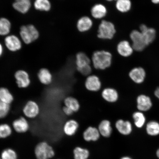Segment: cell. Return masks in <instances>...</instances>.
Masks as SVG:
<instances>
[{
    "instance_id": "cell-1",
    "label": "cell",
    "mask_w": 159,
    "mask_h": 159,
    "mask_svg": "<svg viewBox=\"0 0 159 159\" xmlns=\"http://www.w3.org/2000/svg\"><path fill=\"white\" fill-rule=\"evenodd\" d=\"M112 55L109 52L97 51L93 53L91 61L93 67L97 70H104L112 65Z\"/></svg>"
},
{
    "instance_id": "cell-2",
    "label": "cell",
    "mask_w": 159,
    "mask_h": 159,
    "mask_svg": "<svg viewBox=\"0 0 159 159\" xmlns=\"http://www.w3.org/2000/svg\"><path fill=\"white\" fill-rule=\"evenodd\" d=\"M91 60L85 53L80 52L75 56V65L77 71L84 76H88L92 72Z\"/></svg>"
},
{
    "instance_id": "cell-3",
    "label": "cell",
    "mask_w": 159,
    "mask_h": 159,
    "mask_svg": "<svg viewBox=\"0 0 159 159\" xmlns=\"http://www.w3.org/2000/svg\"><path fill=\"white\" fill-rule=\"evenodd\" d=\"M116 33V29L114 23L103 20L98 26L97 37L101 39L110 40L113 39Z\"/></svg>"
},
{
    "instance_id": "cell-4",
    "label": "cell",
    "mask_w": 159,
    "mask_h": 159,
    "mask_svg": "<svg viewBox=\"0 0 159 159\" xmlns=\"http://www.w3.org/2000/svg\"><path fill=\"white\" fill-rule=\"evenodd\" d=\"M34 153L37 159H50L55 155L52 147L45 142H41L37 144L35 148Z\"/></svg>"
},
{
    "instance_id": "cell-5",
    "label": "cell",
    "mask_w": 159,
    "mask_h": 159,
    "mask_svg": "<svg viewBox=\"0 0 159 159\" xmlns=\"http://www.w3.org/2000/svg\"><path fill=\"white\" fill-rule=\"evenodd\" d=\"M130 37L132 42V45L134 51H142L148 46L143 36L140 31L137 30L132 31L130 34Z\"/></svg>"
},
{
    "instance_id": "cell-6",
    "label": "cell",
    "mask_w": 159,
    "mask_h": 159,
    "mask_svg": "<svg viewBox=\"0 0 159 159\" xmlns=\"http://www.w3.org/2000/svg\"><path fill=\"white\" fill-rule=\"evenodd\" d=\"M23 112L26 118H35L38 116L40 113L39 105L34 101H29L24 106Z\"/></svg>"
},
{
    "instance_id": "cell-7",
    "label": "cell",
    "mask_w": 159,
    "mask_h": 159,
    "mask_svg": "<svg viewBox=\"0 0 159 159\" xmlns=\"http://www.w3.org/2000/svg\"><path fill=\"white\" fill-rule=\"evenodd\" d=\"M15 78L17 86L20 88H27L31 84V80L29 73L23 70H20L16 71Z\"/></svg>"
},
{
    "instance_id": "cell-8",
    "label": "cell",
    "mask_w": 159,
    "mask_h": 159,
    "mask_svg": "<svg viewBox=\"0 0 159 159\" xmlns=\"http://www.w3.org/2000/svg\"><path fill=\"white\" fill-rule=\"evenodd\" d=\"M85 88L91 92H97L101 88L102 83L99 77L95 75L87 76L85 82Z\"/></svg>"
},
{
    "instance_id": "cell-9",
    "label": "cell",
    "mask_w": 159,
    "mask_h": 159,
    "mask_svg": "<svg viewBox=\"0 0 159 159\" xmlns=\"http://www.w3.org/2000/svg\"><path fill=\"white\" fill-rule=\"evenodd\" d=\"M5 43L8 49L13 52L19 51L22 47L20 40L15 35L7 36L5 39Z\"/></svg>"
},
{
    "instance_id": "cell-10",
    "label": "cell",
    "mask_w": 159,
    "mask_h": 159,
    "mask_svg": "<svg viewBox=\"0 0 159 159\" xmlns=\"http://www.w3.org/2000/svg\"><path fill=\"white\" fill-rule=\"evenodd\" d=\"M116 50L121 56L126 57L130 56L134 51L132 45L126 40L119 42L117 45Z\"/></svg>"
},
{
    "instance_id": "cell-11",
    "label": "cell",
    "mask_w": 159,
    "mask_h": 159,
    "mask_svg": "<svg viewBox=\"0 0 159 159\" xmlns=\"http://www.w3.org/2000/svg\"><path fill=\"white\" fill-rule=\"evenodd\" d=\"M115 126L119 134L124 136H128L132 132V125L128 120L119 119L115 123Z\"/></svg>"
},
{
    "instance_id": "cell-12",
    "label": "cell",
    "mask_w": 159,
    "mask_h": 159,
    "mask_svg": "<svg viewBox=\"0 0 159 159\" xmlns=\"http://www.w3.org/2000/svg\"><path fill=\"white\" fill-rule=\"evenodd\" d=\"M101 96L105 101L111 103L116 102L119 98L118 91L111 87H108L103 89L101 93Z\"/></svg>"
},
{
    "instance_id": "cell-13",
    "label": "cell",
    "mask_w": 159,
    "mask_h": 159,
    "mask_svg": "<svg viewBox=\"0 0 159 159\" xmlns=\"http://www.w3.org/2000/svg\"><path fill=\"white\" fill-rule=\"evenodd\" d=\"M146 75L144 70L141 67H134L129 73L130 78L137 84H140L143 82Z\"/></svg>"
},
{
    "instance_id": "cell-14",
    "label": "cell",
    "mask_w": 159,
    "mask_h": 159,
    "mask_svg": "<svg viewBox=\"0 0 159 159\" xmlns=\"http://www.w3.org/2000/svg\"><path fill=\"white\" fill-rule=\"evenodd\" d=\"M83 138L87 142H96L100 137L98 128L93 126L88 127L83 133Z\"/></svg>"
},
{
    "instance_id": "cell-15",
    "label": "cell",
    "mask_w": 159,
    "mask_h": 159,
    "mask_svg": "<svg viewBox=\"0 0 159 159\" xmlns=\"http://www.w3.org/2000/svg\"><path fill=\"white\" fill-rule=\"evenodd\" d=\"M12 126L16 132L20 134L26 132L30 127L28 122L24 117H20L14 120Z\"/></svg>"
},
{
    "instance_id": "cell-16",
    "label": "cell",
    "mask_w": 159,
    "mask_h": 159,
    "mask_svg": "<svg viewBox=\"0 0 159 159\" xmlns=\"http://www.w3.org/2000/svg\"><path fill=\"white\" fill-rule=\"evenodd\" d=\"M93 24L92 20L90 17L87 16H83L77 21V28L80 32H86L91 29Z\"/></svg>"
},
{
    "instance_id": "cell-17",
    "label": "cell",
    "mask_w": 159,
    "mask_h": 159,
    "mask_svg": "<svg viewBox=\"0 0 159 159\" xmlns=\"http://www.w3.org/2000/svg\"><path fill=\"white\" fill-rule=\"evenodd\" d=\"M140 29L148 46L154 41L156 35V30L153 28H148L145 25H141Z\"/></svg>"
},
{
    "instance_id": "cell-18",
    "label": "cell",
    "mask_w": 159,
    "mask_h": 159,
    "mask_svg": "<svg viewBox=\"0 0 159 159\" xmlns=\"http://www.w3.org/2000/svg\"><path fill=\"white\" fill-rule=\"evenodd\" d=\"M91 14L93 17L96 19L104 18L107 15V9L105 6L101 3H97L91 8Z\"/></svg>"
},
{
    "instance_id": "cell-19",
    "label": "cell",
    "mask_w": 159,
    "mask_h": 159,
    "mask_svg": "<svg viewBox=\"0 0 159 159\" xmlns=\"http://www.w3.org/2000/svg\"><path fill=\"white\" fill-rule=\"evenodd\" d=\"M137 103V108L140 111H148L152 106V103L150 97L144 95H141L138 97Z\"/></svg>"
},
{
    "instance_id": "cell-20",
    "label": "cell",
    "mask_w": 159,
    "mask_h": 159,
    "mask_svg": "<svg viewBox=\"0 0 159 159\" xmlns=\"http://www.w3.org/2000/svg\"><path fill=\"white\" fill-rule=\"evenodd\" d=\"M79 128L78 122L74 119H70L65 123L63 127V131L67 136H71L76 134Z\"/></svg>"
},
{
    "instance_id": "cell-21",
    "label": "cell",
    "mask_w": 159,
    "mask_h": 159,
    "mask_svg": "<svg viewBox=\"0 0 159 159\" xmlns=\"http://www.w3.org/2000/svg\"><path fill=\"white\" fill-rule=\"evenodd\" d=\"M98 130L101 136L108 138L112 133V128L110 121L105 119L101 121L98 125Z\"/></svg>"
},
{
    "instance_id": "cell-22",
    "label": "cell",
    "mask_w": 159,
    "mask_h": 159,
    "mask_svg": "<svg viewBox=\"0 0 159 159\" xmlns=\"http://www.w3.org/2000/svg\"><path fill=\"white\" fill-rule=\"evenodd\" d=\"M38 78L42 84L45 85L51 84L53 80L52 74L48 69H41L38 73Z\"/></svg>"
},
{
    "instance_id": "cell-23",
    "label": "cell",
    "mask_w": 159,
    "mask_h": 159,
    "mask_svg": "<svg viewBox=\"0 0 159 159\" xmlns=\"http://www.w3.org/2000/svg\"><path fill=\"white\" fill-rule=\"evenodd\" d=\"M30 0L21 1H15L13 4V7L16 11L22 14L28 12L31 7Z\"/></svg>"
},
{
    "instance_id": "cell-24",
    "label": "cell",
    "mask_w": 159,
    "mask_h": 159,
    "mask_svg": "<svg viewBox=\"0 0 159 159\" xmlns=\"http://www.w3.org/2000/svg\"><path fill=\"white\" fill-rule=\"evenodd\" d=\"M115 7L117 11L120 13H127L131 9L132 2L130 0H117Z\"/></svg>"
},
{
    "instance_id": "cell-25",
    "label": "cell",
    "mask_w": 159,
    "mask_h": 159,
    "mask_svg": "<svg viewBox=\"0 0 159 159\" xmlns=\"http://www.w3.org/2000/svg\"><path fill=\"white\" fill-rule=\"evenodd\" d=\"M65 106L71 109L73 112L78 111L80 109V104L76 98L72 97H68L65 98L64 101Z\"/></svg>"
},
{
    "instance_id": "cell-26",
    "label": "cell",
    "mask_w": 159,
    "mask_h": 159,
    "mask_svg": "<svg viewBox=\"0 0 159 159\" xmlns=\"http://www.w3.org/2000/svg\"><path fill=\"white\" fill-rule=\"evenodd\" d=\"M0 101L10 105L14 101L13 95L6 87H0Z\"/></svg>"
},
{
    "instance_id": "cell-27",
    "label": "cell",
    "mask_w": 159,
    "mask_h": 159,
    "mask_svg": "<svg viewBox=\"0 0 159 159\" xmlns=\"http://www.w3.org/2000/svg\"><path fill=\"white\" fill-rule=\"evenodd\" d=\"M11 28V23L8 19L5 17L0 18V35H8Z\"/></svg>"
},
{
    "instance_id": "cell-28",
    "label": "cell",
    "mask_w": 159,
    "mask_h": 159,
    "mask_svg": "<svg viewBox=\"0 0 159 159\" xmlns=\"http://www.w3.org/2000/svg\"><path fill=\"white\" fill-rule=\"evenodd\" d=\"M34 6L35 9L41 11H49L51 7L49 0H35Z\"/></svg>"
},
{
    "instance_id": "cell-29",
    "label": "cell",
    "mask_w": 159,
    "mask_h": 159,
    "mask_svg": "<svg viewBox=\"0 0 159 159\" xmlns=\"http://www.w3.org/2000/svg\"><path fill=\"white\" fill-rule=\"evenodd\" d=\"M73 155L74 159H88L89 152L86 148L77 147L73 150Z\"/></svg>"
},
{
    "instance_id": "cell-30",
    "label": "cell",
    "mask_w": 159,
    "mask_h": 159,
    "mask_svg": "<svg viewBox=\"0 0 159 159\" xmlns=\"http://www.w3.org/2000/svg\"><path fill=\"white\" fill-rule=\"evenodd\" d=\"M147 133L150 136H156L159 134V124L156 121L149 122L146 126Z\"/></svg>"
},
{
    "instance_id": "cell-31",
    "label": "cell",
    "mask_w": 159,
    "mask_h": 159,
    "mask_svg": "<svg viewBox=\"0 0 159 159\" xmlns=\"http://www.w3.org/2000/svg\"><path fill=\"white\" fill-rule=\"evenodd\" d=\"M133 118L135 126L139 128H142L146 122V118L143 113L141 112H135L133 115Z\"/></svg>"
},
{
    "instance_id": "cell-32",
    "label": "cell",
    "mask_w": 159,
    "mask_h": 159,
    "mask_svg": "<svg viewBox=\"0 0 159 159\" xmlns=\"http://www.w3.org/2000/svg\"><path fill=\"white\" fill-rule=\"evenodd\" d=\"M20 34L22 40L25 44H29L33 42L27 25L22 26L20 29Z\"/></svg>"
},
{
    "instance_id": "cell-33",
    "label": "cell",
    "mask_w": 159,
    "mask_h": 159,
    "mask_svg": "<svg viewBox=\"0 0 159 159\" xmlns=\"http://www.w3.org/2000/svg\"><path fill=\"white\" fill-rule=\"evenodd\" d=\"M12 130L11 126L7 124L0 125V139H6L11 135Z\"/></svg>"
},
{
    "instance_id": "cell-34",
    "label": "cell",
    "mask_w": 159,
    "mask_h": 159,
    "mask_svg": "<svg viewBox=\"0 0 159 159\" xmlns=\"http://www.w3.org/2000/svg\"><path fill=\"white\" fill-rule=\"evenodd\" d=\"M1 159H17V155L15 150L11 148H7L2 152Z\"/></svg>"
},
{
    "instance_id": "cell-35",
    "label": "cell",
    "mask_w": 159,
    "mask_h": 159,
    "mask_svg": "<svg viewBox=\"0 0 159 159\" xmlns=\"http://www.w3.org/2000/svg\"><path fill=\"white\" fill-rule=\"evenodd\" d=\"M10 109L11 107L10 104L0 101V119L5 118L8 115Z\"/></svg>"
},
{
    "instance_id": "cell-36",
    "label": "cell",
    "mask_w": 159,
    "mask_h": 159,
    "mask_svg": "<svg viewBox=\"0 0 159 159\" xmlns=\"http://www.w3.org/2000/svg\"><path fill=\"white\" fill-rule=\"evenodd\" d=\"M27 26L33 41L36 40L39 37V33L36 28L33 25H27Z\"/></svg>"
},
{
    "instance_id": "cell-37",
    "label": "cell",
    "mask_w": 159,
    "mask_h": 159,
    "mask_svg": "<svg viewBox=\"0 0 159 159\" xmlns=\"http://www.w3.org/2000/svg\"><path fill=\"white\" fill-rule=\"evenodd\" d=\"M62 110L63 113L68 116H71L74 113L71 109L66 106L63 107Z\"/></svg>"
},
{
    "instance_id": "cell-38",
    "label": "cell",
    "mask_w": 159,
    "mask_h": 159,
    "mask_svg": "<svg viewBox=\"0 0 159 159\" xmlns=\"http://www.w3.org/2000/svg\"><path fill=\"white\" fill-rule=\"evenodd\" d=\"M154 94L156 97L159 99V87L155 91Z\"/></svg>"
},
{
    "instance_id": "cell-39",
    "label": "cell",
    "mask_w": 159,
    "mask_h": 159,
    "mask_svg": "<svg viewBox=\"0 0 159 159\" xmlns=\"http://www.w3.org/2000/svg\"><path fill=\"white\" fill-rule=\"evenodd\" d=\"M3 51V49L2 45L1 43H0V57H1L2 56V55Z\"/></svg>"
},
{
    "instance_id": "cell-40",
    "label": "cell",
    "mask_w": 159,
    "mask_h": 159,
    "mask_svg": "<svg viewBox=\"0 0 159 159\" xmlns=\"http://www.w3.org/2000/svg\"><path fill=\"white\" fill-rule=\"evenodd\" d=\"M152 2L154 4H158L159 3V0H152Z\"/></svg>"
},
{
    "instance_id": "cell-41",
    "label": "cell",
    "mask_w": 159,
    "mask_h": 159,
    "mask_svg": "<svg viewBox=\"0 0 159 159\" xmlns=\"http://www.w3.org/2000/svg\"><path fill=\"white\" fill-rule=\"evenodd\" d=\"M120 159H133L132 158L128 156H124L122 157Z\"/></svg>"
},
{
    "instance_id": "cell-42",
    "label": "cell",
    "mask_w": 159,
    "mask_h": 159,
    "mask_svg": "<svg viewBox=\"0 0 159 159\" xmlns=\"http://www.w3.org/2000/svg\"><path fill=\"white\" fill-rule=\"evenodd\" d=\"M156 154L157 157L159 159V148L158 149L157 151Z\"/></svg>"
},
{
    "instance_id": "cell-43",
    "label": "cell",
    "mask_w": 159,
    "mask_h": 159,
    "mask_svg": "<svg viewBox=\"0 0 159 159\" xmlns=\"http://www.w3.org/2000/svg\"><path fill=\"white\" fill-rule=\"evenodd\" d=\"M106 1H108V2H112L113 1H117V0H106Z\"/></svg>"
},
{
    "instance_id": "cell-44",
    "label": "cell",
    "mask_w": 159,
    "mask_h": 159,
    "mask_svg": "<svg viewBox=\"0 0 159 159\" xmlns=\"http://www.w3.org/2000/svg\"><path fill=\"white\" fill-rule=\"evenodd\" d=\"M15 1H28V0H15Z\"/></svg>"
},
{
    "instance_id": "cell-45",
    "label": "cell",
    "mask_w": 159,
    "mask_h": 159,
    "mask_svg": "<svg viewBox=\"0 0 159 159\" xmlns=\"http://www.w3.org/2000/svg\"><path fill=\"white\" fill-rule=\"evenodd\" d=\"M0 159H1V157H0Z\"/></svg>"
}]
</instances>
